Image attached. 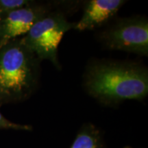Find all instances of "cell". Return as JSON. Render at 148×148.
I'll list each match as a JSON object with an SVG mask.
<instances>
[{
	"instance_id": "obj_1",
	"label": "cell",
	"mask_w": 148,
	"mask_h": 148,
	"mask_svg": "<svg viewBox=\"0 0 148 148\" xmlns=\"http://www.w3.org/2000/svg\"><path fill=\"white\" fill-rule=\"evenodd\" d=\"M84 86L90 95L106 104L126 99L141 100L148 93V73L138 64L97 62L88 69Z\"/></svg>"
},
{
	"instance_id": "obj_2",
	"label": "cell",
	"mask_w": 148,
	"mask_h": 148,
	"mask_svg": "<svg viewBox=\"0 0 148 148\" xmlns=\"http://www.w3.org/2000/svg\"><path fill=\"white\" fill-rule=\"evenodd\" d=\"M39 61L22 38L0 48V106L30 97L38 84Z\"/></svg>"
},
{
	"instance_id": "obj_3",
	"label": "cell",
	"mask_w": 148,
	"mask_h": 148,
	"mask_svg": "<svg viewBox=\"0 0 148 148\" xmlns=\"http://www.w3.org/2000/svg\"><path fill=\"white\" fill-rule=\"evenodd\" d=\"M75 24L68 21L60 12L47 13L33 25L22 39L38 60H48L60 68L57 56L58 45L64 34L74 28Z\"/></svg>"
},
{
	"instance_id": "obj_4",
	"label": "cell",
	"mask_w": 148,
	"mask_h": 148,
	"mask_svg": "<svg viewBox=\"0 0 148 148\" xmlns=\"http://www.w3.org/2000/svg\"><path fill=\"white\" fill-rule=\"evenodd\" d=\"M101 36L103 43L110 49L148 54V22L144 17L120 19Z\"/></svg>"
},
{
	"instance_id": "obj_5",
	"label": "cell",
	"mask_w": 148,
	"mask_h": 148,
	"mask_svg": "<svg viewBox=\"0 0 148 148\" xmlns=\"http://www.w3.org/2000/svg\"><path fill=\"white\" fill-rule=\"evenodd\" d=\"M48 8L34 3L3 14L0 23V48L11 40L25 35L38 20L45 16Z\"/></svg>"
},
{
	"instance_id": "obj_6",
	"label": "cell",
	"mask_w": 148,
	"mask_h": 148,
	"mask_svg": "<svg viewBox=\"0 0 148 148\" xmlns=\"http://www.w3.org/2000/svg\"><path fill=\"white\" fill-rule=\"evenodd\" d=\"M125 2L122 0L89 1L82 18L75 24L74 28L78 31H84L101 26L115 15Z\"/></svg>"
},
{
	"instance_id": "obj_7",
	"label": "cell",
	"mask_w": 148,
	"mask_h": 148,
	"mask_svg": "<svg viewBox=\"0 0 148 148\" xmlns=\"http://www.w3.org/2000/svg\"><path fill=\"white\" fill-rule=\"evenodd\" d=\"M70 148H106L100 131L92 124L81 128Z\"/></svg>"
},
{
	"instance_id": "obj_8",
	"label": "cell",
	"mask_w": 148,
	"mask_h": 148,
	"mask_svg": "<svg viewBox=\"0 0 148 148\" xmlns=\"http://www.w3.org/2000/svg\"><path fill=\"white\" fill-rule=\"evenodd\" d=\"M34 1L28 0H0V10L3 14L24 8Z\"/></svg>"
},
{
	"instance_id": "obj_9",
	"label": "cell",
	"mask_w": 148,
	"mask_h": 148,
	"mask_svg": "<svg viewBox=\"0 0 148 148\" xmlns=\"http://www.w3.org/2000/svg\"><path fill=\"white\" fill-rule=\"evenodd\" d=\"M0 128L12 129L16 130H32V127L27 125H21L9 121L0 112Z\"/></svg>"
},
{
	"instance_id": "obj_10",
	"label": "cell",
	"mask_w": 148,
	"mask_h": 148,
	"mask_svg": "<svg viewBox=\"0 0 148 148\" xmlns=\"http://www.w3.org/2000/svg\"><path fill=\"white\" fill-rule=\"evenodd\" d=\"M2 16H3V14H2V12H1V10H0V23H1V18H2Z\"/></svg>"
},
{
	"instance_id": "obj_11",
	"label": "cell",
	"mask_w": 148,
	"mask_h": 148,
	"mask_svg": "<svg viewBox=\"0 0 148 148\" xmlns=\"http://www.w3.org/2000/svg\"><path fill=\"white\" fill-rule=\"evenodd\" d=\"M124 148H130V147H124Z\"/></svg>"
}]
</instances>
